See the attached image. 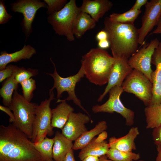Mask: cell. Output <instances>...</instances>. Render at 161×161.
<instances>
[{"instance_id": "16", "label": "cell", "mask_w": 161, "mask_h": 161, "mask_svg": "<svg viewBox=\"0 0 161 161\" xmlns=\"http://www.w3.org/2000/svg\"><path fill=\"white\" fill-rule=\"evenodd\" d=\"M113 5L109 0H83L80 8L81 12L89 15L96 22L111 9Z\"/></svg>"}, {"instance_id": "43", "label": "cell", "mask_w": 161, "mask_h": 161, "mask_svg": "<svg viewBox=\"0 0 161 161\" xmlns=\"http://www.w3.org/2000/svg\"><path fill=\"white\" fill-rule=\"evenodd\" d=\"M106 155L103 156L99 157V161H113L110 159L109 160L107 159ZM137 161H145L143 160H138Z\"/></svg>"}, {"instance_id": "39", "label": "cell", "mask_w": 161, "mask_h": 161, "mask_svg": "<svg viewBox=\"0 0 161 161\" xmlns=\"http://www.w3.org/2000/svg\"><path fill=\"white\" fill-rule=\"evenodd\" d=\"M98 47L102 49H107L110 47V44L108 39L98 41Z\"/></svg>"}, {"instance_id": "34", "label": "cell", "mask_w": 161, "mask_h": 161, "mask_svg": "<svg viewBox=\"0 0 161 161\" xmlns=\"http://www.w3.org/2000/svg\"><path fill=\"white\" fill-rule=\"evenodd\" d=\"M15 66V65L10 64L7 65L4 69L0 71V83L13 75Z\"/></svg>"}, {"instance_id": "28", "label": "cell", "mask_w": 161, "mask_h": 161, "mask_svg": "<svg viewBox=\"0 0 161 161\" xmlns=\"http://www.w3.org/2000/svg\"><path fill=\"white\" fill-rule=\"evenodd\" d=\"M141 10L130 9L124 13H113L109 17L112 21L122 23H134L135 20L141 12Z\"/></svg>"}, {"instance_id": "2", "label": "cell", "mask_w": 161, "mask_h": 161, "mask_svg": "<svg viewBox=\"0 0 161 161\" xmlns=\"http://www.w3.org/2000/svg\"><path fill=\"white\" fill-rule=\"evenodd\" d=\"M104 29L113 57L115 59H128L138 50V30L134 23L114 22L108 17L104 21Z\"/></svg>"}, {"instance_id": "29", "label": "cell", "mask_w": 161, "mask_h": 161, "mask_svg": "<svg viewBox=\"0 0 161 161\" xmlns=\"http://www.w3.org/2000/svg\"><path fill=\"white\" fill-rule=\"evenodd\" d=\"M38 74L36 69H26L23 67H19L16 65L13 75L16 81L20 83L22 81L32 78Z\"/></svg>"}, {"instance_id": "22", "label": "cell", "mask_w": 161, "mask_h": 161, "mask_svg": "<svg viewBox=\"0 0 161 161\" xmlns=\"http://www.w3.org/2000/svg\"><path fill=\"white\" fill-rule=\"evenodd\" d=\"M106 122L101 121L98 123L95 127L89 131L82 134L75 141L72 149L73 150L81 149L89 144L95 137L107 129Z\"/></svg>"}, {"instance_id": "36", "label": "cell", "mask_w": 161, "mask_h": 161, "mask_svg": "<svg viewBox=\"0 0 161 161\" xmlns=\"http://www.w3.org/2000/svg\"><path fill=\"white\" fill-rule=\"evenodd\" d=\"M148 1L147 0H137L130 9L140 10L141 7L143 5H145Z\"/></svg>"}, {"instance_id": "44", "label": "cell", "mask_w": 161, "mask_h": 161, "mask_svg": "<svg viewBox=\"0 0 161 161\" xmlns=\"http://www.w3.org/2000/svg\"><path fill=\"white\" fill-rule=\"evenodd\" d=\"M157 151L158 153L155 161H161V149Z\"/></svg>"}, {"instance_id": "25", "label": "cell", "mask_w": 161, "mask_h": 161, "mask_svg": "<svg viewBox=\"0 0 161 161\" xmlns=\"http://www.w3.org/2000/svg\"><path fill=\"white\" fill-rule=\"evenodd\" d=\"M144 113L146 129H153L161 124V103L157 105L146 106Z\"/></svg>"}, {"instance_id": "23", "label": "cell", "mask_w": 161, "mask_h": 161, "mask_svg": "<svg viewBox=\"0 0 161 161\" xmlns=\"http://www.w3.org/2000/svg\"><path fill=\"white\" fill-rule=\"evenodd\" d=\"M109 148V143L106 141L96 142L94 140V138L89 144L81 149L78 157L81 160L89 156L100 157L106 155Z\"/></svg>"}, {"instance_id": "38", "label": "cell", "mask_w": 161, "mask_h": 161, "mask_svg": "<svg viewBox=\"0 0 161 161\" xmlns=\"http://www.w3.org/2000/svg\"><path fill=\"white\" fill-rule=\"evenodd\" d=\"M108 136V134L106 131H104L100 133L98 137L94 138V140L97 142H101L106 139Z\"/></svg>"}, {"instance_id": "17", "label": "cell", "mask_w": 161, "mask_h": 161, "mask_svg": "<svg viewBox=\"0 0 161 161\" xmlns=\"http://www.w3.org/2000/svg\"><path fill=\"white\" fill-rule=\"evenodd\" d=\"M140 133L137 127H133L125 136L119 138L113 136L109 139L110 148L121 151L130 152L136 149L135 139Z\"/></svg>"}, {"instance_id": "3", "label": "cell", "mask_w": 161, "mask_h": 161, "mask_svg": "<svg viewBox=\"0 0 161 161\" xmlns=\"http://www.w3.org/2000/svg\"><path fill=\"white\" fill-rule=\"evenodd\" d=\"M114 60L104 49L93 48L82 56L81 67L91 83L102 86L108 82Z\"/></svg>"}, {"instance_id": "20", "label": "cell", "mask_w": 161, "mask_h": 161, "mask_svg": "<svg viewBox=\"0 0 161 161\" xmlns=\"http://www.w3.org/2000/svg\"><path fill=\"white\" fill-rule=\"evenodd\" d=\"M52 149V157L55 161H62L67 153L72 149V141L57 131L55 134Z\"/></svg>"}, {"instance_id": "27", "label": "cell", "mask_w": 161, "mask_h": 161, "mask_svg": "<svg viewBox=\"0 0 161 161\" xmlns=\"http://www.w3.org/2000/svg\"><path fill=\"white\" fill-rule=\"evenodd\" d=\"M106 155L107 158L113 161H137L140 158L139 153L111 148H109Z\"/></svg>"}, {"instance_id": "15", "label": "cell", "mask_w": 161, "mask_h": 161, "mask_svg": "<svg viewBox=\"0 0 161 161\" xmlns=\"http://www.w3.org/2000/svg\"><path fill=\"white\" fill-rule=\"evenodd\" d=\"M151 63L155 66V70L151 75L152 84V97L150 105L161 103V41L155 50Z\"/></svg>"}, {"instance_id": "41", "label": "cell", "mask_w": 161, "mask_h": 161, "mask_svg": "<svg viewBox=\"0 0 161 161\" xmlns=\"http://www.w3.org/2000/svg\"><path fill=\"white\" fill-rule=\"evenodd\" d=\"M156 26V29L149 34V35L153 34H161V16L157 22Z\"/></svg>"}, {"instance_id": "10", "label": "cell", "mask_w": 161, "mask_h": 161, "mask_svg": "<svg viewBox=\"0 0 161 161\" xmlns=\"http://www.w3.org/2000/svg\"><path fill=\"white\" fill-rule=\"evenodd\" d=\"M10 6L12 11L23 15L21 25L27 40L32 32V24L37 11L42 7L47 8V5L39 0H18L11 3Z\"/></svg>"}, {"instance_id": "13", "label": "cell", "mask_w": 161, "mask_h": 161, "mask_svg": "<svg viewBox=\"0 0 161 161\" xmlns=\"http://www.w3.org/2000/svg\"><path fill=\"white\" fill-rule=\"evenodd\" d=\"M93 121L89 115L81 112L72 113L64 127L62 134L68 139L75 141L88 131L85 124Z\"/></svg>"}, {"instance_id": "9", "label": "cell", "mask_w": 161, "mask_h": 161, "mask_svg": "<svg viewBox=\"0 0 161 161\" xmlns=\"http://www.w3.org/2000/svg\"><path fill=\"white\" fill-rule=\"evenodd\" d=\"M123 92L121 86L113 87L109 92V97L107 101L101 105L93 106L92 111L94 113L117 112L125 118L126 126H132L134 123V113L131 110L126 107L120 101V96Z\"/></svg>"}, {"instance_id": "24", "label": "cell", "mask_w": 161, "mask_h": 161, "mask_svg": "<svg viewBox=\"0 0 161 161\" xmlns=\"http://www.w3.org/2000/svg\"><path fill=\"white\" fill-rule=\"evenodd\" d=\"M0 89V95L2 98L4 106L9 107L11 103L15 91L17 90L19 84L12 75L4 81Z\"/></svg>"}, {"instance_id": "21", "label": "cell", "mask_w": 161, "mask_h": 161, "mask_svg": "<svg viewBox=\"0 0 161 161\" xmlns=\"http://www.w3.org/2000/svg\"><path fill=\"white\" fill-rule=\"evenodd\" d=\"M96 22L89 14L82 12L76 16L73 24L72 31L77 38H80L87 30L94 28Z\"/></svg>"}, {"instance_id": "1", "label": "cell", "mask_w": 161, "mask_h": 161, "mask_svg": "<svg viewBox=\"0 0 161 161\" xmlns=\"http://www.w3.org/2000/svg\"><path fill=\"white\" fill-rule=\"evenodd\" d=\"M13 123L0 126V161H45L33 143Z\"/></svg>"}, {"instance_id": "33", "label": "cell", "mask_w": 161, "mask_h": 161, "mask_svg": "<svg viewBox=\"0 0 161 161\" xmlns=\"http://www.w3.org/2000/svg\"><path fill=\"white\" fill-rule=\"evenodd\" d=\"M152 136L157 151L161 149V124L153 128Z\"/></svg>"}, {"instance_id": "6", "label": "cell", "mask_w": 161, "mask_h": 161, "mask_svg": "<svg viewBox=\"0 0 161 161\" xmlns=\"http://www.w3.org/2000/svg\"><path fill=\"white\" fill-rule=\"evenodd\" d=\"M49 94V98L41 101L36 109L31 139L33 143L40 142L47 135L51 136L54 134L53 128L51 125L52 113L50 104L55 98L53 91Z\"/></svg>"}, {"instance_id": "14", "label": "cell", "mask_w": 161, "mask_h": 161, "mask_svg": "<svg viewBox=\"0 0 161 161\" xmlns=\"http://www.w3.org/2000/svg\"><path fill=\"white\" fill-rule=\"evenodd\" d=\"M128 59H115L108 84L103 93L99 96L97 102L101 101L113 87L121 86L124 80L133 70L128 64Z\"/></svg>"}, {"instance_id": "12", "label": "cell", "mask_w": 161, "mask_h": 161, "mask_svg": "<svg viewBox=\"0 0 161 161\" xmlns=\"http://www.w3.org/2000/svg\"><path fill=\"white\" fill-rule=\"evenodd\" d=\"M141 19V26L138 29L139 44L143 45L145 38L156 25L161 16V0H151L145 5Z\"/></svg>"}, {"instance_id": "18", "label": "cell", "mask_w": 161, "mask_h": 161, "mask_svg": "<svg viewBox=\"0 0 161 161\" xmlns=\"http://www.w3.org/2000/svg\"><path fill=\"white\" fill-rule=\"evenodd\" d=\"M36 53L34 48L30 45L25 44L21 49L13 53L1 51L0 53V70L4 69L10 63L16 62L22 59H30Z\"/></svg>"}, {"instance_id": "40", "label": "cell", "mask_w": 161, "mask_h": 161, "mask_svg": "<svg viewBox=\"0 0 161 161\" xmlns=\"http://www.w3.org/2000/svg\"><path fill=\"white\" fill-rule=\"evenodd\" d=\"M73 150L72 149L69 151L62 161H76L74 156Z\"/></svg>"}, {"instance_id": "4", "label": "cell", "mask_w": 161, "mask_h": 161, "mask_svg": "<svg viewBox=\"0 0 161 161\" xmlns=\"http://www.w3.org/2000/svg\"><path fill=\"white\" fill-rule=\"evenodd\" d=\"M38 105L28 101L16 90L9 107L15 117V121L12 123L30 139L32 138L36 109Z\"/></svg>"}, {"instance_id": "32", "label": "cell", "mask_w": 161, "mask_h": 161, "mask_svg": "<svg viewBox=\"0 0 161 161\" xmlns=\"http://www.w3.org/2000/svg\"><path fill=\"white\" fill-rule=\"evenodd\" d=\"M12 16L8 13L3 0H0V24L7 23L12 18Z\"/></svg>"}, {"instance_id": "31", "label": "cell", "mask_w": 161, "mask_h": 161, "mask_svg": "<svg viewBox=\"0 0 161 161\" xmlns=\"http://www.w3.org/2000/svg\"><path fill=\"white\" fill-rule=\"evenodd\" d=\"M47 5V14L49 15L61 10L67 3V0H44Z\"/></svg>"}, {"instance_id": "35", "label": "cell", "mask_w": 161, "mask_h": 161, "mask_svg": "<svg viewBox=\"0 0 161 161\" xmlns=\"http://www.w3.org/2000/svg\"><path fill=\"white\" fill-rule=\"evenodd\" d=\"M0 110L7 114L9 117V122L13 123L15 121L14 114L11 112V110L9 107L0 105Z\"/></svg>"}, {"instance_id": "42", "label": "cell", "mask_w": 161, "mask_h": 161, "mask_svg": "<svg viewBox=\"0 0 161 161\" xmlns=\"http://www.w3.org/2000/svg\"><path fill=\"white\" fill-rule=\"evenodd\" d=\"M99 157L93 156H89L84 158L81 161H99Z\"/></svg>"}, {"instance_id": "26", "label": "cell", "mask_w": 161, "mask_h": 161, "mask_svg": "<svg viewBox=\"0 0 161 161\" xmlns=\"http://www.w3.org/2000/svg\"><path fill=\"white\" fill-rule=\"evenodd\" d=\"M33 144L35 148L45 161H55L52 157L53 138L46 137L41 141Z\"/></svg>"}, {"instance_id": "11", "label": "cell", "mask_w": 161, "mask_h": 161, "mask_svg": "<svg viewBox=\"0 0 161 161\" xmlns=\"http://www.w3.org/2000/svg\"><path fill=\"white\" fill-rule=\"evenodd\" d=\"M159 43L157 38L151 40L149 43L144 44L128 60L129 65L133 69L142 72L151 82V75L153 72L151 67L152 57Z\"/></svg>"}, {"instance_id": "30", "label": "cell", "mask_w": 161, "mask_h": 161, "mask_svg": "<svg viewBox=\"0 0 161 161\" xmlns=\"http://www.w3.org/2000/svg\"><path fill=\"white\" fill-rule=\"evenodd\" d=\"M20 84L21 86L23 96L26 100L30 102L33 96V92L36 88L35 80L32 78Z\"/></svg>"}, {"instance_id": "19", "label": "cell", "mask_w": 161, "mask_h": 161, "mask_svg": "<svg viewBox=\"0 0 161 161\" xmlns=\"http://www.w3.org/2000/svg\"><path fill=\"white\" fill-rule=\"evenodd\" d=\"M61 103L52 109L51 125L53 128L62 129L67 122L70 114L74 109L68 104L66 101L58 99L57 103Z\"/></svg>"}, {"instance_id": "37", "label": "cell", "mask_w": 161, "mask_h": 161, "mask_svg": "<svg viewBox=\"0 0 161 161\" xmlns=\"http://www.w3.org/2000/svg\"><path fill=\"white\" fill-rule=\"evenodd\" d=\"M96 40L98 41L108 39V34L104 30H101L97 34L96 36Z\"/></svg>"}, {"instance_id": "8", "label": "cell", "mask_w": 161, "mask_h": 161, "mask_svg": "<svg viewBox=\"0 0 161 161\" xmlns=\"http://www.w3.org/2000/svg\"><path fill=\"white\" fill-rule=\"evenodd\" d=\"M121 87L123 91L134 94L146 106L150 104L152 97V84L140 71L133 69L126 78Z\"/></svg>"}, {"instance_id": "7", "label": "cell", "mask_w": 161, "mask_h": 161, "mask_svg": "<svg viewBox=\"0 0 161 161\" xmlns=\"http://www.w3.org/2000/svg\"><path fill=\"white\" fill-rule=\"evenodd\" d=\"M50 60L54 67V72L52 73H45L50 75L53 78L54 83L52 87L49 89V92L53 91L54 89H56L57 91V98L59 99L63 92H67L68 96L66 99L63 100L66 101H73L76 105L78 106L90 117L88 112L82 105L80 100L76 96L75 91L77 83L85 76L82 68L80 67L76 74L67 77L63 78L58 73L55 64L51 58H50Z\"/></svg>"}, {"instance_id": "5", "label": "cell", "mask_w": 161, "mask_h": 161, "mask_svg": "<svg viewBox=\"0 0 161 161\" xmlns=\"http://www.w3.org/2000/svg\"><path fill=\"white\" fill-rule=\"evenodd\" d=\"M81 12L77 7L75 0H70L59 11L49 15L47 21L52 27L56 34L64 36L70 42L75 40L72 28L73 22Z\"/></svg>"}]
</instances>
